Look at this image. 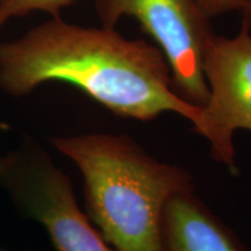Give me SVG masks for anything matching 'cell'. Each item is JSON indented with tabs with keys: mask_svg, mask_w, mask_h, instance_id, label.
Segmentation results:
<instances>
[{
	"mask_svg": "<svg viewBox=\"0 0 251 251\" xmlns=\"http://www.w3.org/2000/svg\"><path fill=\"white\" fill-rule=\"evenodd\" d=\"M51 80L78 87L124 118L153 120L172 112L196 127L198 107L172 87L163 52L143 40H128L114 28L71 25L61 18L0 43V89L24 97Z\"/></svg>",
	"mask_w": 251,
	"mask_h": 251,
	"instance_id": "cell-1",
	"label": "cell"
},
{
	"mask_svg": "<svg viewBox=\"0 0 251 251\" xmlns=\"http://www.w3.org/2000/svg\"><path fill=\"white\" fill-rule=\"evenodd\" d=\"M84 181L90 221L118 251H162V218L176 194L193 192L190 172L159 162L127 135L93 133L51 140Z\"/></svg>",
	"mask_w": 251,
	"mask_h": 251,
	"instance_id": "cell-2",
	"label": "cell"
},
{
	"mask_svg": "<svg viewBox=\"0 0 251 251\" xmlns=\"http://www.w3.org/2000/svg\"><path fill=\"white\" fill-rule=\"evenodd\" d=\"M0 187L21 215L46 229L57 251H118L81 212L70 178L30 137L2 156Z\"/></svg>",
	"mask_w": 251,
	"mask_h": 251,
	"instance_id": "cell-3",
	"label": "cell"
},
{
	"mask_svg": "<svg viewBox=\"0 0 251 251\" xmlns=\"http://www.w3.org/2000/svg\"><path fill=\"white\" fill-rule=\"evenodd\" d=\"M103 27L115 28L122 17H133L164 55L175 92L198 107L208 99L203 76L205 49L214 31L198 0H97Z\"/></svg>",
	"mask_w": 251,
	"mask_h": 251,
	"instance_id": "cell-4",
	"label": "cell"
},
{
	"mask_svg": "<svg viewBox=\"0 0 251 251\" xmlns=\"http://www.w3.org/2000/svg\"><path fill=\"white\" fill-rule=\"evenodd\" d=\"M202 70L209 94L194 130L211 144L214 161L236 175L234 133L251 131V31L241 27L233 37L213 34Z\"/></svg>",
	"mask_w": 251,
	"mask_h": 251,
	"instance_id": "cell-5",
	"label": "cell"
},
{
	"mask_svg": "<svg viewBox=\"0 0 251 251\" xmlns=\"http://www.w3.org/2000/svg\"><path fill=\"white\" fill-rule=\"evenodd\" d=\"M162 251H247L193 192L176 194L162 218Z\"/></svg>",
	"mask_w": 251,
	"mask_h": 251,
	"instance_id": "cell-6",
	"label": "cell"
},
{
	"mask_svg": "<svg viewBox=\"0 0 251 251\" xmlns=\"http://www.w3.org/2000/svg\"><path fill=\"white\" fill-rule=\"evenodd\" d=\"M76 0H0V30L14 18H23L31 12H46L59 17L62 8Z\"/></svg>",
	"mask_w": 251,
	"mask_h": 251,
	"instance_id": "cell-7",
	"label": "cell"
},
{
	"mask_svg": "<svg viewBox=\"0 0 251 251\" xmlns=\"http://www.w3.org/2000/svg\"><path fill=\"white\" fill-rule=\"evenodd\" d=\"M198 4L206 17L212 19L228 12L238 11L241 0H198Z\"/></svg>",
	"mask_w": 251,
	"mask_h": 251,
	"instance_id": "cell-8",
	"label": "cell"
},
{
	"mask_svg": "<svg viewBox=\"0 0 251 251\" xmlns=\"http://www.w3.org/2000/svg\"><path fill=\"white\" fill-rule=\"evenodd\" d=\"M238 11L242 18V28L251 31V0H241Z\"/></svg>",
	"mask_w": 251,
	"mask_h": 251,
	"instance_id": "cell-9",
	"label": "cell"
},
{
	"mask_svg": "<svg viewBox=\"0 0 251 251\" xmlns=\"http://www.w3.org/2000/svg\"><path fill=\"white\" fill-rule=\"evenodd\" d=\"M1 159H2V155H0V163H1Z\"/></svg>",
	"mask_w": 251,
	"mask_h": 251,
	"instance_id": "cell-10",
	"label": "cell"
},
{
	"mask_svg": "<svg viewBox=\"0 0 251 251\" xmlns=\"http://www.w3.org/2000/svg\"><path fill=\"white\" fill-rule=\"evenodd\" d=\"M0 251H2V250H0Z\"/></svg>",
	"mask_w": 251,
	"mask_h": 251,
	"instance_id": "cell-11",
	"label": "cell"
}]
</instances>
